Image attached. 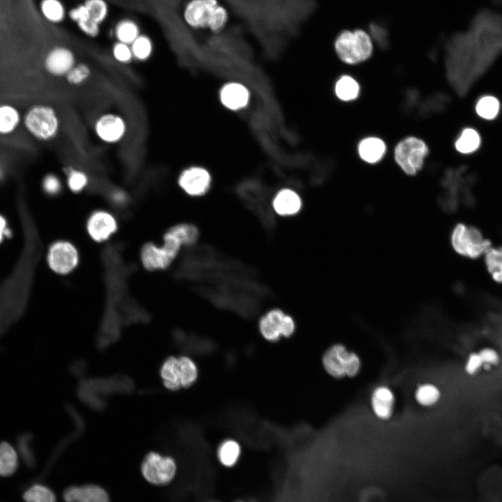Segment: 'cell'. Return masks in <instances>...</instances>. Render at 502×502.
<instances>
[{
  "label": "cell",
  "mask_w": 502,
  "mask_h": 502,
  "mask_svg": "<svg viewBox=\"0 0 502 502\" xmlns=\"http://www.w3.org/2000/svg\"><path fill=\"white\" fill-rule=\"evenodd\" d=\"M183 265L199 294L213 305L252 315L273 296L256 271L210 245L192 248Z\"/></svg>",
  "instance_id": "6da1fadb"
},
{
  "label": "cell",
  "mask_w": 502,
  "mask_h": 502,
  "mask_svg": "<svg viewBox=\"0 0 502 502\" xmlns=\"http://www.w3.org/2000/svg\"><path fill=\"white\" fill-rule=\"evenodd\" d=\"M134 381L124 374L107 377L80 379L76 389L78 398L89 408L102 411L107 407L106 397L113 395L130 394Z\"/></svg>",
  "instance_id": "7a4b0ae2"
},
{
  "label": "cell",
  "mask_w": 502,
  "mask_h": 502,
  "mask_svg": "<svg viewBox=\"0 0 502 502\" xmlns=\"http://www.w3.org/2000/svg\"><path fill=\"white\" fill-rule=\"evenodd\" d=\"M183 18L191 29L219 33L228 24L229 15L220 0H188L183 9Z\"/></svg>",
  "instance_id": "3957f363"
},
{
  "label": "cell",
  "mask_w": 502,
  "mask_h": 502,
  "mask_svg": "<svg viewBox=\"0 0 502 502\" xmlns=\"http://www.w3.org/2000/svg\"><path fill=\"white\" fill-rule=\"evenodd\" d=\"M22 128L33 139L50 142L58 137L61 121L59 112L52 105L34 103L23 112Z\"/></svg>",
  "instance_id": "277c9868"
},
{
  "label": "cell",
  "mask_w": 502,
  "mask_h": 502,
  "mask_svg": "<svg viewBox=\"0 0 502 502\" xmlns=\"http://www.w3.org/2000/svg\"><path fill=\"white\" fill-rule=\"evenodd\" d=\"M238 195L247 208L261 225L265 232L273 238L276 222L269 190L261 184L249 181L239 185Z\"/></svg>",
  "instance_id": "5b68a950"
},
{
  "label": "cell",
  "mask_w": 502,
  "mask_h": 502,
  "mask_svg": "<svg viewBox=\"0 0 502 502\" xmlns=\"http://www.w3.org/2000/svg\"><path fill=\"white\" fill-rule=\"evenodd\" d=\"M183 246L184 243L181 238L169 229L162 237L161 245L149 243L143 246L140 252L141 262L149 271L165 269L176 258Z\"/></svg>",
  "instance_id": "8992f818"
},
{
  "label": "cell",
  "mask_w": 502,
  "mask_h": 502,
  "mask_svg": "<svg viewBox=\"0 0 502 502\" xmlns=\"http://www.w3.org/2000/svg\"><path fill=\"white\" fill-rule=\"evenodd\" d=\"M450 242L458 254L471 259L483 257L492 246L490 240L484 236L480 229L462 222L456 224L453 227Z\"/></svg>",
  "instance_id": "52a82bcc"
},
{
  "label": "cell",
  "mask_w": 502,
  "mask_h": 502,
  "mask_svg": "<svg viewBox=\"0 0 502 502\" xmlns=\"http://www.w3.org/2000/svg\"><path fill=\"white\" fill-rule=\"evenodd\" d=\"M159 373L164 386L175 391L193 385L197 379L198 370L189 357L169 356L162 363Z\"/></svg>",
  "instance_id": "ba28073f"
},
{
  "label": "cell",
  "mask_w": 502,
  "mask_h": 502,
  "mask_svg": "<svg viewBox=\"0 0 502 502\" xmlns=\"http://www.w3.org/2000/svg\"><path fill=\"white\" fill-rule=\"evenodd\" d=\"M335 50L340 60L348 64H356L367 60L372 54L373 45L370 36L363 30L344 31L335 39Z\"/></svg>",
  "instance_id": "9c48e42d"
},
{
  "label": "cell",
  "mask_w": 502,
  "mask_h": 502,
  "mask_svg": "<svg viewBox=\"0 0 502 502\" xmlns=\"http://www.w3.org/2000/svg\"><path fill=\"white\" fill-rule=\"evenodd\" d=\"M428 153L429 149L424 141L415 137H408L397 144L394 156L403 172L413 176L422 169Z\"/></svg>",
  "instance_id": "30bf717a"
},
{
  "label": "cell",
  "mask_w": 502,
  "mask_h": 502,
  "mask_svg": "<svg viewBox=\"0 0 502 502\" xmlns=\"http://www.w3.org/2000/svg\"><path fill=\"white\" fill-rule=\"evenodd\" d=\"M176 462L172 457L155 452H149L141 466L144 478L156 485H164L170 482L176 475Z\"/></svg>",
  "instance_id": "8fae6325"
},
{
  "label": "cell",
  "mask_w": 502,
  "mask_h": 502,
  "mask_svg": "<svg viewBox=\"0 0 502 502\" xmlns=\"http://www.w3.org/2000/svg\"><path fill=\"white\" fill-rule=\"evenodd\" d=\"M47 262L53 272L61 275H68L79 264V251L76 246L68 241H56L48 249Z\"/></svg>",
  "instance_id": "7c38bea8"
},
{
  "label": "cell",
  "mask_w": 502,
  "mask_h": 502,
  "mask_svg": "<svg viewBox=\"0 0 502 502\" xmlns=\"http://www.w3.org/2000/svg\"><path fill=\"white\" fill-rule=\"evenodd\" d=\"M96 136L107 144H116L121 142L127 135L128 124L120 114L114 112L102 114L93 123Z\"/></svg>",
  "instance_id": "4fadbf2b"
},
{
  "label": "cell",
  "mask_w": 502,
  "mask_h": 502,
  "mask_svg": "<svg viewBox=\"0 0 502 502\" xmlns=\"http://www.w3.org/2000/svg\"><path fill=\"white\" fill-rule=\"evenodd\" d=\"M259 327L266 340L274 342L281 336L290 337L294 332L295 323L290 316L279 309H274L261 318Z\"/></svg>",
  "instance_id": "5bb4252c"
},
{
  "label": "cell",
  "mask_w": 502,
  "mask_h": 502,
  "mask_svg": "<svg viewBox=\"0 0 502 502\" xmlns=\"http://www.w3.org/2000/svg\"><path fill=\"white\" fill-rule=\"evenodd\" d=\"M73 51L64 45H56L45 54L43 67L46 73L53 77H64L76 64Z\"/></svg>",
  "instance_id": "9a60e30c"
},
{
  "label": "cell",
  "mask_w": 502,
  "mask_h": 502,
  "mask_svg": "<svg viewBox=\"0 0 502 502\" xmlns=\"http://www.w3.org/2000/svg\"><path fill=\"white\" fill-rule=\"evenodd\" d=\"M118 229L114 215L109 211L98 209L92 212L86 222V230L89 237L97 243L109 239Z\"/></svg>",
  "instance_id": "2e32d148"
},
{
  "label": "cell",
  "mask_w": 502,
  "mask_h": 502,
  "mask_svg": "<svg viewBox=\"0 0 502 502\" xmlns=\"http://www.w3.org/2000/svg\"><path fill=\"white\" fill-rule=\"evenodd\" d=\"M476 485L484 501L502 499V466L496 464L487 467L478 477Z\"/></svg>",
  "instance_id": "e0dca14e"
},
{
  "label": "cell",
  "mask_w": 502,
  "mask_h": 502,
  "mask_svg": "<svg viewBox=\"0 0 502 502\" xmlns=\"http://www.w3.org/2000/svg\"><path fill=\"white\" fill-rule=\"evenodd\" d=\"M211 176L206 169L192 166L183 169L178 176L179 187L190 196L204 195L211 185Z\"/></svg>",
  "instance_id": "ac0fdd59"
},
{
  "label": "cell",
  "mask_w": 502,
  "mask_h": 502,
  "mask_svg": "<svg viewBox=\"0 0 502 502\" xmlns=\"http://www.w3.org/2000/svg\"><path fill=\"white\" fill-rule=\"evenodd\" d=\"M63 496L66 502H109L106 491L94 485L68 487Z\"/></svg>",
  "instance_id": "d6986e66"
},
{
  "label": "cell",
  "mask_w": 502,
  "mask_h": 502,
  "mask_svg": "<svg viewBox=\"0 0 502 502\" xmlns=\"http://www.w3.org/2000/svg\"><path fill=\"white\" fill-rule=\"evenodd\" d=\"M23 112L10 102H0V137L15 134L22 126Z\"/></svg>",
  "instance_id": "ffe728a7"
},
{
  "label": "cell",
  "mask_w": 502,
  "mask_h": 502,
  "mask_svg": "<svg viewBox=\"0 0 502 502\" xmlns=\"http://www.w3.org/2000/svg\"><path fill=\"white\" fill-rule=\"evenodd\" d=\"M348 354L345 347L340 344L328 349L323 356V365L326 372L335 378L344 377Z\"/></svg>",
  "instance_id": "44dd1931"
},
{
  "label": "cell",
  "mask_w": 502,
  "mask_h": 502,
  "mask_svg": "<svg viewBox=\"0 0 502 502\" xmlns=\"http://www.w3.org/2000/svg\"><path fill=\"white\" fill-rule=\"evenodd\" d=\"M222 104L232 110H237L246 106L249 100L247 89L238 83H229L223 86L220 91Z\"/></svg>",
  "instance_id": "7402d4cb"
},
{
  "label": "cell",
  "mask_w": 502,
  "mask_h": 502,
  "mask_svg": "<svg viewBox=\"0 0 502 502\" xmlns=\"http://www.w3.org/2000/svg\"><path fill=\"white\" fill-rule=\"evenodd\" d=\"M273 208L280 215H292L301 208V199L292 190L283 189L279 191L272 201Z\"/></svg>",
  "instance_id": "603a6c76"
},
{
  "label": "cell",
  "mask_w": 502,
  "mask_h": 502,
  "mask_svg": "<svg viewBox=\"0 0 502 502\" xmlns=\"http://www.w3.org/2000/svg\"><path fill=\"white\" fill-rule=\"evenodd\" d=\"M394 401L390 389L386 386L376 388L372 395V406L376 416L381 419L389 418L393 413Z\"/></svg>",
  "instance_id": "cb8c5ba5"
},
{
  "label": "cell",
  "mask_w": 502,
  "mask_h": 502,
  "mask_svg": "<svg viewBox=\"0 0 502 502\" xmlns=\"http://www.w3.org/2000/svg\"><path fill=\"white\" fill-rule=\"evenodd\" d=\"M358 151L363 160L374 164L382 159L386 151V146L381 139L369 137L360 142Z\"/></svg>",
  "instance_id": "d4e9b609"
},
{
  "label": "cell",
  "mask_w": 502,
  "mask_h": 502,
  "mask_svg": "<svg viewBox=\"0 0 502 502\" xmlns=\"http://www.w3.org/2000/svg\"><path fill=\"white\" fill-rule=\"evenodd\" d=\"M241 448L238 442L234 439H226L218 446L217 457L222 466L225 468H233L239 462Z\"/></svg>",
  "instance_id": "484cf974"
},
{
  "label": "cell",
  "mask_w": 502,
  "mask_h": 502,
  "mask_svg": "<svg viewBox=\"0 0 502 502\" xmlns=\"http://www.w3.org/2000/svg\"><path fill=\"white\" fill-rule=\"evenodd\" d=\"M113 33L116 41L130 45L142 33L135 20L123 18L116 23Z\"/></svg>",
  "instance_id": "4316f807"
},
{
  "label": "cell",
  "mask_w": 502,
  "mask_h": 502,
  "mask_svg": "<svg viewBox=\"0 0 502 502\" xmlns=\"http://www.w3.org/2000/svg\"><path fill=\"white\" fill-rule=\"evenodd\" d=\"M39 10L43 17L50 23H62L68 16L64 3L61 0H41Z\"/></svg>",
  "instance_id": "83f0119b"
},
{
  "label": "cell",
  "mask_w": 502,
  "mask_h": 502,
  "mask_svg": "<svg viewBox=\"0 0 502 502\" xmlns=\"http://www.w3.org/2000/svg\"><path fill=\"white\" fill-rule=\"evenodd\" d=\"M481 141L478 131L468 127L462 130L455 140V147L462 154H470L479 149Z\"/></svg>",
  "instance_id": "f1b7e54d"
},
{
  "label": "cell",
  "mask_w": 502,
  "mask_h": 502,
  "mask_svg": "<svg viewBox=\"0 0 502 502\" xmlns=\"http://www.w3.org/2000/svg\"><path fill=\"white\" fill-rule=\"evenodd\" d=\"M18 467V455L16 450L8 442H0V476H11Z\"/></svg>",
  "instance_id": "f546056e"
},
{
  "label": "cell",
  "mask_w": 502,
  "mask_h": 502,
  "mask_svg": "<svg viewBox=\"0 0 502 502\" xmlns=\"http://www.w3.org/2000/svg\"><path fill=\"white\" fill-rule=\"evenodd\" d=\"M484 262L491 278L502 284V245L492 246L484 254Z\"/></svg>",
  "instance_id": "4dcf8cb0"
},
{
  "label": "cell",
  "mask_w": 502,
  "mask_h": 502,
  "mask_svg": "<svg viewBox=\"0 0 502 502\" xmlns=\"http://www.w3.org/2000/svg\"><path fill=\"white\" fill-rule=\"evenodd\" d=\"M500 109V101L496 96L492 95L482 96L475 105V111L478 116L487 121H492L496 118Z\"/></svg>",
  "instance_id": "1f68e13d"
},
{
  "label": "cell",
  "mask_w": 502,
  "mask_h": 502,
  "mask_svg": "<svg viewBox=\"0 0 502 502\" xmlns=\"http://www.w3.org/2000/svg\"><path fill=\"white\" fill-rule=\"evenodd\" d=\"M360 86L357 81L349 75H343L336 82L335 93L343 101H351L357 98Z\"/></svg>",
  "instance_id": "d6a6232c"
},
{
  "label": "cell",
  "mask_w": 502,
  "mask_h": 502,
  "mask_svg": "<svg viewBox=\"0 0 502 502\" xmlns=\"http://www.w3.org/2000/svg\"><path fill=\"white\" fill-rule=\"evenodd\" d=\"M134 60L145 62L151 59L154 52L152 38L147 34L141 33L130 45Z\"/></svg>",
  "instance_id": "836d02e7"
},
{
  "label": "cell",
  "mask_w": 502,
  "mask_h": 502,
  "mask_svg": "<svg viewBox=\"0 0 502 502\" xmlns=\"http://www.w3.org/2000/svg\"><path fill=\"white\" fill-rule=\"evenodd\" d=\"M25 502H56L53 491L47 486L34 483L29 486L22 494Z\"/></svg>",
  "instance_id": "e575fe53"
},
{
  "label": "cell",
  "mask_w": 502,
  "mask_h": 502,
  "mask_svg": "<svg viewBox=\"0 0 502 502\" xmlns=\"http://www.w3.org/2000/svg\"><path fill=\"white\" fill-rule=\"evenodd\" d=\"M65 173L66 185L72 192L79 193L88 186L89 178L84 171L68 167Z\"/></svg>",
  "instance_id": "d590c367"
},
{
  "label": "cell",
  "mask_w": 502,
  "mask_h": 502,
  "mask_svg": "<svg viewBox=\"0 0 502 502\" xmlns=\"http://www.w3.org/2000/svg\"><path fill=\"white\" fill-rule=\"evenodd\" d=\"M446 102V96L444 95L436 93L430 96L423 102H419L416 107V114L420 117H425L441 112L445 107Z\"/></svg>",
  "instance_id": "8d00e7d4"
},
{
  "label": "cell",
  "mask_w": 502,
  "mask_h": 502,
  "mask_svg": "<svg viewBox=\"0 0 502 502\" xmlns=\"http://www.w3.org/2000/svg\"><path fill=\"white\" fill-rule=\"evenodd\" d=\"M32 435L29 432L20 434L17 438V448L19 453L27 467L33 468L36 458L32 446Z\"/></svg>",
  "instance_id": "74e56055"
},
{
  "label": "cell",
  "mask_w": 502,
  "mask_h": 502,
  "mask_svg": "<svg viewBox=\"0 0 502 502\" xmlns=\"http://www.w3.org/2000/svg\"><path fill=\"white\" fill-rule=\"evenodd\" d=\"M91 75L90 66L85 63H78L66 74L64 79L69 85L79 86L84 84Z\"/></svg>",
  "instance_id": "f35d334b"
},
{
  "label": "cell",
  "mask_w": 502,
  "mask_h": 502,
  "mask_svg": "<svg viewBox=\"0 0 502 502\" xmlns=\"http://www.w3.org/2000/svg\"><path fill=\"white\" fill-rule=\"evenodd\" d=\"M84 3L89 10L91 20L100 25L107 20L109 6L106 0H85Z\"/></svg>",
  "instance_id": "ab89813d"
},
{
  "label": "cell",
  "mask_w": 502,
  "mask_h": 502,
  "mask_svg": "<svg viewBox=\"0 0 502 502\" xmlns=\"http://www.w3.org/2000/svg\"><path fill=\"white\" fill-rule=\"evenodd\" d=\"M440 397L439 390L432 384H424L418 387L416 392L417 402L423 406L435 404Z\"/></svg>",
  "instance_id": "60d3db41"
},
{
  "label": "cell",
  "mask_w": 502,
  "mask_h": 502,
  "mask_svg": "<svg viewBox=\"0 0 502 502\" xmlns=\"http://www.w3.org/2000/svg\"><path fill=\"white\" fill-rule=\"evenodd\" d=\"M114 59L121 64H129L134 60L130 45L116 41L111 50Z\"/></svg>",
  "instance_id": "b9f144b4"
},
{
  "label": "cell",
  "mask_w": 502,
  "mask_h": 502,
  "mask_svg": "<svg viewBox=\"0 0 502 502\" xmlns=\"http://www.w3.org/2000/svg\"><path fill=\"white\" fill-rule=\"evenodd\" d=\"M41 186L46 195L55 196L61 192L63 184L57 174L48 173L43 178Z\"/></svg>",
  "instance_id": "7bdbcfd3"
},
{
  "label": "cell",
  "mask_w": 502,
  "mask_h": 502,
  "mask_svg": "<svg viewBox=\"0 0 502 502\" xmlns=\"http://www.w3.org/2000/svg\"><path fill=\"white\" fill-rule=\"evenodd\" d=\"M478 353L480 355L485 367L497 366L500 364V356L497 351L494 349L486 347L482 348Z\"/></svg>",
  "instance_id": "ee69618b"
},
{
  "label": "cell",
  "mask_w": 502,
  "mask_h": 502,
  "mask_svg": "<svg viewBox=\"0 0 502 502\" xmlns=\"http://www.w3.org/2000/svg\"><path fill=\"white\" fill-rule=\"evenodd\" d=\"M68 16L75 24L86 22L91 19L89 10L84 3L70 9L68 12Z\"/></svg>",
  "instance_id": "f6af8a7d"
},
{
  "label": "cell",
  "mask_w": 502,
  "mask_h": 502,
  "mask_svg": "<svg viewBox=\"0 0 502 502\" xmlns=\"http://www.w3.org/2000/svg\"><path fill=\"white\" fill-rule=\"evenodd\" d=\"M483 366V362L478 352H471L467 358L465 371L469 375H474Z\"/></svg>",
  "instance_id": "bcb514c9"
},
{
  "label": "cell",
  "mask_w": 502,
  "mask_h": 502,
  "mask_svg": "<svg viewBox=\"0 0 502 502\" xmlns=\"http://www.w3.org/2000/svg\"><path fill=\"white\" fill-rule=\"evenodd\" d=\"M79 30L85 36L90 38H96L100 33V24L92 20L76 24Z\"/></svg>",
  "instance_id": "7dc6e473"
},
{
  "label": "cell",
  "mask_w": 502,
  "mask_h": 502,
  "mask_svg": "<svg viewBox=\"0 0 502 502\" xmlns=\"http://www.w3.org/2000/svg\"><path fill=\"white\" fill-rule=\"evenodd\" d=\"M360 368V360L358 356L355 353L349 352L345 367L346 375L350 377H353L358 373Z\"/></svg>",
  "instance_id": "c3c4849f"
},
{
  "label": "cell",
  "mask_w": 502,
  "mask_h": 502,
  "mask_svg": "<svg viewBox=\"0 0 502 502\" xmlns=\"http://www.w3.org/2000/svg\"><path fill=\"white\" fill-rule=\"evenodd\" d=\"M404 100L403 102V109L405 111H412L416 109L419 104V93L416 89H408L404 94Z\"/></svg>",
  "instance_id": "681fc988"
},
{
  "label": "cell",
  "mask_w": 502,
  "mask_h": 502,
  "mask_svg": "<svg viewBox=\"0 0 502 502\" xmlns=\"http://www.w3.org/2000/svg\"><path fill=\"white\" fill-rule=\"evenodd\" d=\"M112 202L118 206H122L128 201V195L126 192L121 189H114L109 195Z\"/></svg>",
  "instance_id": "f907efd6"
},
{
  "label": "cell",
  "mask_w": 502,
  "mask_h": 502,
  "mask_svg": "<svg viewBox=\"0 0 502 502\" xmlns=\"http://www.w3.org/2000/svg\"><path fill=\"white\" fill-rule=\"evenodd\" d=\"M71 373L76 376H81L86 370V363L83 360L73 362L70 367Z\"/></svg>",
  "instance_id": "816d5d0a"
},
{
  "label": "cell",
  "mask_w": 502,
  "mask_h": 502,
  "mask_svg": "<svg viewBox=\"0 0 502 502\" xmlns=\"http://www.w3.org/2000/svg\"><path fill=\"white\" fill-rule=\"evenodd\" d=\"M11 232L7 226L5 218L0 214V243L4 238L10 235Z\"/></svg>",
  "instance_id": "f5cc1de1"
},
{
  "label": "cell",
  "mask_w": 502,
  "mask_h": 502,
  "mask_svg": "<svg viewBox=\"0 0 502 502\" xmlns=\"http://www.w3.org/2000/svg\"><path fill=\"white\" fill-rule=\"evenodd\" d=\"M6 175V168L4 165L0 162V181H1Z\"/></svg>",
  "instance_id": "db71d44e"
},
{
  "label": "cell",
  "mask_w": 502,
  "mask_h": 502,
  "mask_svg": "<svg viewBox=\"0 0 502 502\" xmlns=\"http://www.w3.org/2000/svg\"><path fill=\"white\" fill-rule=\"evenodd\" d=\"M234 502H252L250 500H245V499H238L236 500Z\"/></svg>",
  "instance_id": "11a10c76"
},
{
  "label": "cell",
  "mask_w": 502,
  "mask_h": 502,
  "mask_svg": "<svg viewBox=\"0 0 502 502\" xmlns=\"http://www.w3.org/2000/svg\"><path fill=\"white\" fill-rule=\"evenodd\" d=\"M485 502H502V499L495 501H484Z\"/></svg>",
  "instance_id": "9f6ffc18"
},
{
  "label": "cell",
  "mask_w": 502,
  "mask_h": 502,
  "mask_svg": "<svg viewBox=\"0 0 502 502\" xmlns=\"http://www.w3.org/2000/svg\"><path fill=\"white\" fill-rule=\"evenodd\" d=\"M206 502H220V501H218V500H211V501H206Z\"/></svg>",
  "instance_id": "6f0895ef"
}]
</instances>
